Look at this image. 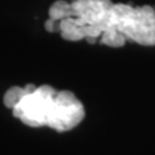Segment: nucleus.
<instances>
[{"mask_svg": "<svg viewBox=\"0 0 155 155\" xmlns=\"http://www.w3.org/2000/svg\"><path fill=\"white\" fill-rule=\"evenodd\" d=\"M47 31H58L62 39L98 43L120 48L127 41L155 45V9L114 4L111 0H56L49 7Z\"/></svg>", "mask_w": 155, "mask_h": 155, "instance_id": "f257e3e1", "label": "nucleus"}, {"mask_svg": "<svg viewBox=\"0 0 155 155\" xmlns=\"http://www.w3.org/2000/svg\"><path fill=\"white\" fill-rule=\"evenodd\" d=\"M13 116L31 128L49 127L69 132L85 118L81 101L70 91H56L51 85L11 87L3 97Z\"/></svg>", "mask_w": 155, "mask_h": 155, "instance_id": "f03ea898", "label": "nucleus"}]
</instances>
